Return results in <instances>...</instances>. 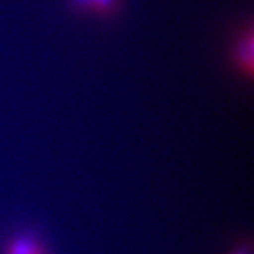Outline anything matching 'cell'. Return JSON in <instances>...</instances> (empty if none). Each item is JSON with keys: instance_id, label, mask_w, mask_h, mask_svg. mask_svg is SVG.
Returning a JSON list of instances; mask_svg holds the SVG:
<instances>
[{"instance_id": "7a4b0ae2", "label": "cell", "mask_w": 254, "mask_h": 254, "mask_svg": "<svg viewBox=\"0 0 254 254\" xmlns=\"http://www.w3.org/2000/svg\"><path fill=\"white\" fill-rule=\"evenodd\" d=\"M237 62L249 75L253 74L254 67V37L250 30L237 46Z\"/></svg>"}, {"instance_id": "6da1fadb", "label": "cell", "mask_w": 254, "mask_h": 254, "mask_svg": "<svg viewBox=\"0 0 254 254\" xmlns=\"http://www.w3.org/2000/svg\"><path fill=\"white\" fill-rule=\"evenodd\" d=\"M3 254H47V252L36 236L21 233L11 238L5 245Z\"/></svg>"}, {"instance_id": "3957f363", "label": "cell", "mask_w": 254, "mask_h": 254, "mask_svg": "<svg viewBox=\"0 0 254 254\" xmlns=\"http://www.w3.org/2000/svg\"><path fill=\"white\" fill-rule=\"evenodd\" d=\"M78 9L98 13H109L116 9L118 0H73Z\"/></svg>"}, {"instance_id": "277c9868", "label": "cell", "mask_w": 254, "mask_h": 254, "mask_svg": "<svg viewBox=\"0 0 254 254\" xmlns=\"http://www.w3.org/2000/svg\"><path fill=\"white\" fill-rule=\"evenodd\" d=\"M231 254H252L251 245L247 243L240 245L231 252Z\"/></svg>"}]
</instances>
